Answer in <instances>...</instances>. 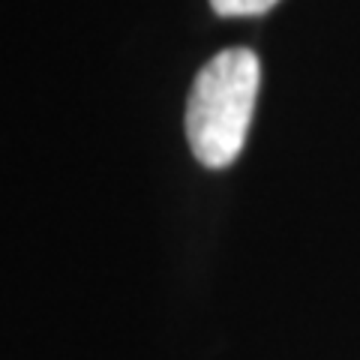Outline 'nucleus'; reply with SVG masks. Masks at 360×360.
Returning a JSON list of instances; mask_svg holds the SVG:
<instances>
[{"instance_id": "1", "label": "nucleus", "mask_w": 360, "mask_h": 360, "mask_svg": "<svg viewBox=\"0 0 360 360\" xmlns=\"http://www.w3.org/2000/svg\"><path fill=\"white\" fill-rule=\"evenodd\" d=\"M258 58L250 49H225L198 70L186 103V135L195 160L225 168L243 150L258 96Z\"/></svg>"}, {"instance_id": "2", "label": "nucleus", "mask_w": 360, "mask_h": 360, "mask_svg": "<svg viewBox=\"0 0 360 360\" xmlns=\"http://www.w3.org/2000/svg\"><path fill=\"white\" fill-rule=\"evenodd\" d=\"M279 0H210L213 13L234 18V15H264L267 9H274Z\"/></svg>"}]
</instances>
